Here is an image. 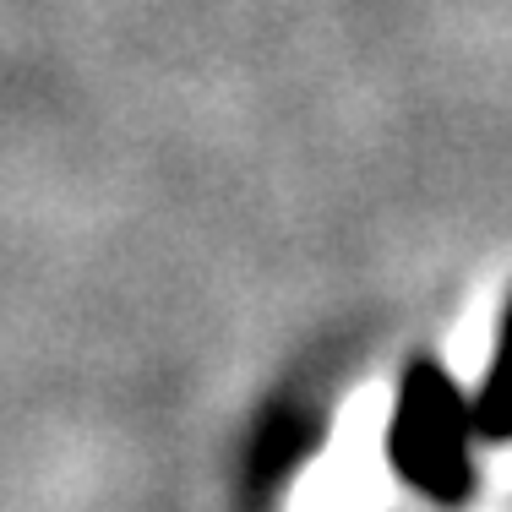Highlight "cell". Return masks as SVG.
<instances>
[{"mask_svg": "<svg viewBox=\"0 0 512 512\" xmlns=\"http://www.w3.org/2000/svg\"><path fill=\"white\" fill-rule=\"evenodd\" d=\"M474 431H480V442H512V300L502 306L491 365L474 393Z\"/></svg>", "mask_w": 512, "mask_h": 512, "instance_id": "cell-2", "label": "cell"}, {"mask_svg": "<svg viewBox=\"0 0 512 512\" xmlns=\"http://www.w3.org/2000/svg\"><path fill=\"white\" fill-rule=\"evenodd\" d=\"M474 404L458 393L442 360H409L398 382L393 425H387V458L409 491L431 496L442 507H458L474 496Z\"/></svg>", "mask_w": 512, "mask_h": 512, "instance_id": "cell-1", "label": "cell"}]
</instances>
